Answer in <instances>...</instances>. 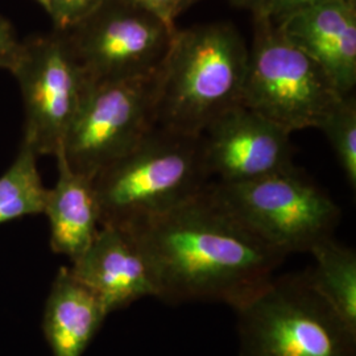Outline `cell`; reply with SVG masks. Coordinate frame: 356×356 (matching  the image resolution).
<instances>
[{
	"label": "cell",
	"instance_id": "cell-1",
	"mask_svg": "<svg viewBox=\"0 0 356 356\" xmlns=\"http://www.w3.org/2000/svg\"><path fill=\"white\" fill-rule=\"evenodd\" d=\"M124 227L151 268L156 298L173 305L210 301L234 309L286 259L231 216L210 184L191 200Z\"/></svg>",
	"mask_w": 356,
	"mask_h": 356
},
{
	"label": "cell",
	"instance_id": "cell-2",
	"mask_svg": "<svg viewBox=\"0 0 356 356\" xmlns=\"http://www.w3.org/2000/svg\"><path fill=\"white\" fill-rule=\"evenodd\" d=\"M250 49L229 23L177 29L157 72V126L202 136L220 115L242 104Z\"/></svg>",
	"mask_w": 356,
	"mask_h": 356
},
{
	"label": "cell",
	"instance_id": "cell-3",
	"mask_svg": "<svg viewBox=\"0 0 356 356\" xmlns=\"http://www.w3.org/2000/svg\"><path fill=\"white\" fill-rule=\"evenodd\" d=\"M202 136L156 127L92 179L101 226H124L156 216L210 184Z\"/></svg>",
	"mask_w": 356,
	"mask_h": 356
},
{
	"label": "cell",
	"instance_id": "cell-4",
	"mask_svg": "<svg viewBox=\"0 0 356 356\" xmlns=\"http://www.w3.org/2000/svg\"><path fill=\"white\" fill-rule=\"evenodd\" d=\"M232 310L239 356H356V331L313 286L307 270L272 276Z\"/></svg>",
	"mask_w": 356,
	"mask_h": 356
},
{
	"label": "cell",
	"instance_id": "cell-5",
	"mask_svg": "<svg viewBox=\"0 0 356 356\" xmlns=\"http://www.w3.org/2000/svg\"><path fill=\"white\" fill-rule=\"evenodd\" d=\"M216 201L284 257L334 236L342 210L296 165L241 184L210 182Z\"/></svg>",
	"mask_w": 356,
	"mask_h": 356
},
{
	"label": "cell",
	"instance_id": "cell-6",
	"mask_svg": "<svg viewBox=\"0 0 356 356\" xmlns=\"http://www.w3.org/2000/svg\"><path fill=\"white\" fill-rule=\"evenodd\" d=\"M342 95L312 57L266 17L254 16L252 48L242 92L244 107L289 134L319 128Z\"/></svg>",
	"mask_w": 356,
	"mask_h": 356
},
{
	"label": "cell",
	"instance_id": "cell-7",
	"mask_svg": "<svg viewBox=\"0 0 356 356\" xmlns=\"http://www.w3.org/2000/svg\"><path fill=\"white\" fill-rule=\"evenodd\" d=\"M177 28L126 0H106L64 33L88 85L156 74Z\"/></svg>",
	"mask_w": 356,
	"mask_h": 356
},
{
	"label": "cell",
	"instance_id": "cell-8",
	"mask_svg": "<svg viewBox=\"0 0 356 356\" xmlns=\"http://www.w3.org/2000/svg\"><path fill=\"white\" fill-rule=\"evenodd\" d=\"M156 78L88 85L58 151L73 170L94 179L157 126Z\"/></svg>",
	"mask_w": 356,
	"mask_h": 356
},
{
	"label": "cell",
	"instance_id": "cell-9",
	"mask_svg": "<svg viewBox=\"0 0 356 356\" xmlns=\"http://www.w3.org/2000/svg\"><path fill=\"white\" fill-rule=\"evenodd\" d=\"M11 73L24 103L23 140L38 156H56L88 88L64 33L53 31L22 42Z\"/></svg>",
	"mask_w": 356,
	"mask_h": 356
},
{
	"label": "cell",
	"instance_id": "cell-10",
	"mask_svg": "<svg viewBox=\"0 0 356 356\" xmlns=\"http://www.w3.org/2000/svg\"><path fill=\"white\" fill-rule=\"evenodd\" d=\"M291 135L243 104L229 108L202 134L210 177L216 176L219 184H241L291 168Z\"/></svg>",
	"mask_w": 356,
	"mask_h": 356
},
{
	"label": "cell",
	"instance_id": "cell-11",
	"mask_svg": "<svg viewBox=\"0 0 356 356\" xmlns=\"http://www.w3.org/2000/svg\"><path fill=\"white\" fill-rule=\"evenodd\" d=\"M70 270L104 306L108 316L145 297H157L151 268L124 226L104 225Z\"/></svg>",
	"mask_w": 356,
	"mask_h": 356
},
{
	"label": "cell",
	"instance_id": "cell-12",
	"mask_svg": "<svg viewBox=\"0 0 356 356\" xmlns=\"http://www.w3.org/2000/svg\"><path fill=\"white\" fill-rule=\"evenodd\" d=\"M312 57L344 97L356 85V3L325 0L277 26Z\"/></svg>",
	"mask_w": 356,
	"mask_h": 356
},
{
	"label": "cell",
	"instance_id": "cell-13",
	"mask_svg": "<svg viewBox=\"0 0 356 356\" xmlns=\"http://www.w3.org/2000/svg\"><path fill=\"white\" fill-rule=\"evenodd\" d=\"M54 157L58 178L54 188L48 189L44 214L49 220L51 251L74 261L101 227L99 204L92 179L73 170L63 153Z\"/></svg>",
	"mask_w": 356,
	"mask_h": 356
},
{
	"label": "cell",
	"instance_id": "cell-14",
	"mask_svg": "<svg viewBox=\"0 0 356 356\" xmlns=\"http://www.w3.org/2000/svg\"><path fill=\"white\" fill-rule=\"evenodd\" d=\"M107 317L99 298L76 279L70 268H60L42 317V331L51 356H83Z\"/></svg>",
	"mask_w": 356,
	"mask_h": 356
},
{
	"label": "cell",
	"instance_id": "cell-15",
	"mask_svg": "<svg viewBox=\"0 0 356 356\" xmlns=\"http://www.w3.org/2000/svg\"><path fill=\"white\" fill-rule=\"evenodd\" d=\"M310 254L314 267L307 270L313 286L344 323L356 331V252L332 238L316 244Z\"/></svg>",
	"mask_w": 356,
	"mask_h": 356
},
{
	"label": "cell",
	"instance_id": "cell-16",
	"mask_svg": "<svg viewBox=\"0 0 356 356\" xmlns=\"http://www.w3.org/2000/svg\"><path fill=\"white\" fill-rule=\"evenodd\" d=\"M38 157L35 149L22 140L13 164L0 177V225L44 214L48 189L38 172Z\"/></svg>",
	"mask_w": 356,
	"mask_h": 356
},
{
	"label": "cell",
	"instance_id": "cell-17",
	"mask_svg": "<svg viewBox=\"0 0 356 356\" xmlns=\"http://www.w3.org/2000/svg\"><path fill=\"white\" fill-rule=\"evenodd\" d=\"M331 144L353 191H356V99L344 95L319 126Z\"/></svg>",
	"mask_w": 356,
	"mask_h": 356
},
{
	"label": "cell",
	"instance_id": "cell-18",
	"mask_svg": "<svg viewBox=\"0 0 356 356\" xmlns=\"http://www.w3.org/2000/svg\"><path fill=\"white\" fill-rule=\"evenodd\" d=\"M106 0H49L48 11L54 31L65 32L88 17Z\"/></svg>",
	"mask_w": 356,
	"mask_h": 356
},
{
	"label": "cell",
	"instance_id": "cell-19",
	"mask_svg": "<svg viewBox=\"0 0 356 356\" xmlns=\"http://www.w3.org/2000/svg\"><path fill=\"white\" fill-rule=\"evenodd\" d=\"M322 1L325 0H268L267 6L259 16L266 17L270 24L279 26L294 15L304 13Z\"/></svg>",
	"mask_w": 356,
	"mask_h": 356
},
{
	"label": "cell",
	"instance_id": "cell-20",
	"mask_svg": "<svg viewBox=\"0 0 356 356\" xmlns=\"http://www.w3.org/2000/svg\"><path fill=\"white\" fill-rule=\"evenodd\" d=\"M22 49V41L16 38L13 26L0 16V69L13 70Z\"/></svg>",
	"mask_w": 356,
	"mask_h": 356
},
{
	"label": "cell",
	"instance_id": "cell-21",
	"mask_svg": "<svg viewBox=\"0 0 356 356\" xmlns=\"http://www.w3.org/2000/svg\"><path fill=\"white\" fill-rule=\"evenodd\" d=\"M163 19L169 24H175V19L182 13V0H126Z\"/></svg>",
	"mask_w": 356,
	"mask_h": 356
},
{
	"label": "cell",
	"instance_id": "cell-22",
	"mask_svg": "<svg viewBox=\"0 0 356 356\" xmlns=\"http://www.w3.org/2000/svg\"><path fill=\"white\" fill-rule=\"evenodd\" d=\"M232 4L251 10L254 15H259L267 6L268 0H231Z\"/></svg>",
	"mask_w": 356,
	"mask_h": 356
},
{
	"label": "cell",
	"instance_id": "cell-23",
	"mask_svg": "<svg viewBox=\"0 0 356 356\" xmlns=\"http://www.w3.org/2000/svg\"><path fill=\"white\" fill-rule=\"evenodd\" d=\"M197 0H182V11H185L188 7H191L193 3H195Z\"/></svg>",
	"mask_w": 356,
	"mask_h": 356
},
{
	"label": "cell",
	"instance_id": "cell-24",
	"mask_svg": "<svg viewBox=\"0 0 356 356\" xmlns=\"http://www.w3.org/2000/svg\"><path fill=\"white\" fill-rule=\"evenodd\" d=\"M38 4L45 10V11H48V6H49V0H36Z\"/></svg>",
	"mask_w": 356,
	"mask_h": 356
},
{
	"label": "cell",
	"instance_id": "cell-25",
	"mask_svg": "<svg viewBox=\"0 0 356 356\" xmlns=\"http://www.w3.org/2000/svg\"><path fill=\"white\" fill-rule=\"evenodd\" d=\"M347 1H351V3H356V0H347Z\"/></svg>",
	"mask_w": 356,
	"mask_h": 356
}]
</instances>
